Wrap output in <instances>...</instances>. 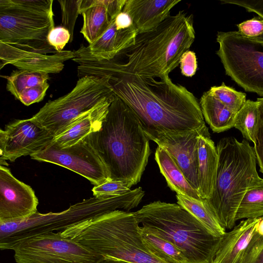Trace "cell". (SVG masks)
<instances>
[{
  "label": "cell",
  "mask_w": 263,
  "mask_h": 263,
  "mask_svg": "<svg viewBox=\"0 0 263 263\" xmlns=\"http://www.w3.org/2000/svg\"><path fill=\"white\" fill-rule=\"evenodd\" d=\"M78 76L105 77L115 95L136 114L145 134L192 130L205 125L199 102L168 76L144 77L78 62Z\"/></svg>",
  "instance_id": "1"
},
{
  "label": "cell",
  "mask_w": 263,
  "mask_h": 263,
  "mask_svg": "<svg viewBox=\"0 0 263 263\" xmlns=\"http://www.w3.org/2000/svg\"><path fill=\"white\" fill-rule=\"evenodd\" d=\"M195 39L193 16L183 11L170 15L156 30L138 34L135 43L110 61L98 60L80 48L77 58L92 66L144 77L162 78L178 66Z\"/></svg>",
  "instance_id": "2"
},
{
  "label": "cell",
  "mask_w": 263,
  "mask_h": 263,
  "mask_svg": "<svg viewBox=\"0 0 263 263\" xmlns=\"http://www.w3.org/2000/svg\"><path fill=\"white\" fill-rule=\"evenodd\" d=\"M92 141L110 174V178L137 184L148 163L149 140L133 110L116 96L99 130Z\"/></svg>",
  "instance_id": "3"
},
{
  "label": "cell",
  "mask_w": 263,
  "mask_h": 263,
  "mask_svg": "<svg viewBox=\"0 0 263 263\" xmlns=\"http://www.w3.org/2000/svg\"><path fill=\"white\" fill-rule=\"evenodd\" d=\"M140 227L133 212L117 210L72 224L60 233L102 256L130 263H166L145 243Z\"/></svg>",
  "instance_id": "4"
},
{
  "label": "cell",
  "mask_w": 263,
  "mask_h": 263,
  "mask_svg": "<svg viewBox=\"0 0 263 263\" xmlns=\"http://www.w3.org/2000/svg\"><path fill=\"white\" fill-rule=\"evenodd\" d=\"M218 156L216 179L212 193L206 199L221 226L235 227V216L246 192L261 178L256 170L254 147L243 139L221 138L217 143Z\"/></svg>",
  "instance_id": "5"
},
{
  "label": "cell",
  "mask_w": 263,
  "mask_h": 263,
  "mask_svg": "<svg viewBox=\"0 0 263 263\" xmlns=\"http://www.w3.org/2000/svg\"><path fill=\"white\" fill-rule=\"evenodd\" d=\"M133 214L142 227L177 246L188 263H212L222 236L213 235L178 204L156 201Z\"/></svg>",
  "instance_id": "6"
},
{
  "label": "cell",
  "mask_w": 263,
  "mask_h": 263,
  "mask_svg": "<svg viewBox=\"0 0 263 263\" xmlns=\"http://www.w3.org/2000/svg\"><path fill=\"white\" fill-rule=\"evenodd\" d=\"M140 201L139 192L134 189L108 198L93 196L61 212L41 214L37 212L26 219L0 222L1 250H13L25 239L54 231L60 233L72 224L106 213L117 210L128 212Z\"/></svg>",
  "instance_id": "7"
},
{
  "label": "cell",
  "mask_w": 263,
  "mask_h": 263,
  "mask_svg": "<svg viewBox=\"0 0 263 263\" xmlns=\"http://www.w3.org/2000/svg\"><path fill=\"white\" fill-rule=\"evenodd\" d=\"M52 0H0V42L42 54L58 53L48 43L54 28Z\"/></svg>",
  "instance_id": "8"
},
{
  "label": "cell",
  "mask_w": 263,
  "mask_h": 263,
  "mask_svg": "<svg viewBox=\"0 0 263 263\" xmlns=\"http://www.w3.org/2000/svg\"><path fill=\"white\" fill-rule=\"evenodd\" d=\"M115 97L107 78L85 76L69 92L47 102L30 119L55 137L80 116Z\"/></svg>",
  "instance_id": "9"
},
{
  "label": "cell",
  "mask_w": 263,
  "mask_h": 263,
  "mask_svg": "<svg viewBox=\"0 0 263 263\" xmlns=\"http://www.w3.org/2000/svg\"><path fill=\"white\" fill-rule=\"evenodd\" d=\"M216 41L226 74L246 91L263 96V42L236 31L218 32Z\"/></svg>",
  "instance_id": "10"
},
{
  "label": "cell",
  "mask_w": 263,
  "mask_h": 263,
  "mask_svg": "<svg viewBox=\"0 0 263 263\" xmlns=\"http://www.w3.org/2000/svg\"><path fill=\"white\" fill-rule=\"evenodd\" d=\"M13 250L16 263H96L102 257L53 232L25 239Z\"/></svg>",
  "instance_id": "11"
},
{
  "label": "cell",
  "mask_w": 263,
  "mask_h": 263,
  "mask_svg": "<svg viewBox=\"0 0 263 263\" xmlns=\"http://www.w3.org/2000/svg\"><path fill=\"white\" fill-rule=\"evenodd\" d=\"M90 135L77 143L64 148L52 142L44 149L30 157L65 167L84 177L94 185H99L109 179L110 174Z\"/></svg>",
  "instance_id": "12"
},
{
  "label": "cell",
  "mask_w": 263,
  "mask_h": 263,
  "mask_svg": "<svg viewBox=\"0 0 263 263\" xmlns=\"http://www.w3.org/2000/svg\"><path fill=\"white\" fill-rule=\"evenodd\" d=\"M53 138L30 118L15 120L0 130L1 165H7L6 160L14 162L21 157L31 156L43 151Z\"/></svg>",
  "instance_id": "13"
},
{
  "label": "cell",
  "mask_w": 263,
  "mask_h": 263,
  "mask_svg": "<svg viewBox=\"0 0 263 263\" xmlns=\"http://www.w3.org/2000/svg\"><path fill=\"white\" fill-rule=\"evenodd\" d=\"M201 128L181 132H160L145 135L149 140L155 142L170 155L189 183L200 196L197 136Z\"/></svg>",
  "instance_id": "14"
},
{
  "label": "cell",
  "mask_w": 263,
  "mask_h": 263,
  "mask_svg": "<svg viewBox=\"0 0 263 263\" xmlns=\"http://www.w3.org/2000/svg\"><path fill=\"white\" fill-rule=\"evenodd\" d=\"M39 201L30 186L0 165V222L26 219L37 212Z\"/></svg>",
  "instance_id": "15"
},
{
  "label": "cell",
  "mask_w": 263,
  "mask_h": 263,
  "mask_svg": "<svg viewBox=\"0 0 263 263\" xmlns=\"http://www.w3.org/2000/svg\"><path fill=\"white\" fill-rule=\"evenodd\" d=\"M74 57V52L70 50L45 54L0 42L1 69L7 64H11L18 69L58 73L63 70L64 62L72 60Z\"/></svg>",
  "instance_id": "16"
},
{
  "label": "cell",
  "mask_w": 263,
  "mask_h": 263,
  "mask_svg": "<svg viewBox=\"0 0 263 263\" xmlns=\"http://www.w3.org/2000/svg\"><path fill=\"white\" fill-rule=\"evenodd\" d=\"M180 0H126L122 11L131 18L138 34L154 31Z\"/></svg>",
  "instance_id": "17"
},
{
  "label": "cell",
  "mask_w": 263,
  "mask_h": 263,
  "mask_svg": "<svg viewBox=\"0 0 263 263\" xmlns=\"http://www.w3.org/2000/svg\"><path fill=\"white\" fill-rule=\"evenodd\" d=\"M115 19L100 37L88 46L81 45L86 52L98 60H113L135 43L138 32L134 25L128 28H119Z\"/></svg>",
  "instance_id": "18"
},
{
  "label": "cell",
  "mask_w": 263,
  "mask_h": 263,
  "mask_svg": "<svg viewBox=\"0 0 263 263\" xmlns=\"http://www.w3.org/2000/svg\"><path fill=\"white\" fill-rule=\"evenodd\" d=\"M112 101L105 103L80 116L54 137L52 143L61 148L68 147L99 130Z\"/></svg>",
  "instance_id": "19"
},
{
  "label": "cell",
  "mask_w": 263,
  "mask_h": 263,
  "mask_svg": "<svg viewBox=\"0 0 263 263\" xmlns=\"http://www.w3.org/2000/svg\"><path fill=\"white\" fill-rule=\"evenodd\" d=\"M198 141V171L200 194L202 199H207L214 185L218 161L216 146L211 138L206 125L199 130Z\"/></svg>",
  "instance_id": "20"
},
{
  "label": "cell",
  "mask_w": 263,
  "mask_h": 263,
  "mask_svg": "<svg viewBox=\"0 0 263 263\" xmlns=\"http://www.w3.org/2000/svg\"><path fill=\"white\" fill-rule=\"evenodd\" d=\"M260 217L242 220L222 236L212 263H237L248 245Z\"/></svg>",
  "instance_id": "21"
},
{
  "label": "cell",
  "mask_w": 263,
  "mask_h": 263,
  "mask_svg": "<svg viewBox=\"0 0 263 263\" xmlns=\"http://www.w3.org/2000/svg\"><path fill=\"white\" fill-rule=\"evenodd\" d=\"M79 13L83 18L80 32L89 44L106 32L112 21L103 0H81Z\"/></svg>",
  "instance_id": "22"
},
{
  "label": "cell",
  "mask_w": 263,
  "mask_h": 263,
  "mask_svg": "<svg viewBox=\"0 0 263 263\" xmlns=\"http://www.w3.org/2000/svg\"><path fill=\"white\" fill-rule=\"evenodd\" d=\"M155 159L168 186L173 191L177 194L199 200L203 199L192 187L181 170L165 149L158 146L155 152Z\"/></svg>",
  "instance_id": "23"
},
{
  "label": "cell",
  "mask_w": 263,
  "mask_h": 263,
  "mask_svg": "<svg viewBox=\"0 0 263 263\" xmlns=\"http://www.w3.org/2000/svg\"><path fill=\"white\" fill-rule=\"evenodd\" d=\"M205 121L214 133H221L234 127L237 113L228 108L210 92H204L199 101Z\"/></svg>",
  "instance_id": "24"
},
{
  "label": "cell",
  "mask_w": 263,
  "mask_h": 263,
  "mask_svg": "<svg viewBox=\"0 0 263 263\" xmlns=\"http://www.w3.org/2000/svg\"><path fill=\"white\" fill-rule=\"evenodd\" d=\"M177 204L189 212L213 235L221 237L226 229L219 223L210 209L206 199H196L186 196L177 194Z\"/></svg>",
  "instance_id": "25"
},
{
  "label": "cell",
  "mask_w": 263,
  "mask_h": 263,
  "mask_svg": "<svg viewBox=\"0 0 263 263\" xmlns=\"http://www.w3.org/2000/svg\"><path fill=\"white\" fill-rule=\"evenodd\" d=\"M140 231L145 243L161 260L166 263H188L181 251L172 242L142 226Z\"/></svg>",
  "instance_id": "26"
},
{
  "label": "cell",
  "mask_w": 263,
  "mask_h": 263,
  "mask_svg": "<svg viewBox=\"0 0 263 263\" xmlns=\"http://www.w3.org/2000/svg\"><path fill=\"white\" fill-rule=\"evenodd\" d=\"M49 73L40 71L19 69L10 76H1L7 80L6 89L16 99L26 89L48 84Z\"/></svg>",
  "instance_id": "27"
},
{
  "label": "cell",
  "mask_w": 263,
  "mask_h": 263,
  "mask_svg": "<svg viewBox=\"0 0 263 263\" xmlns=\"http://www.w3.org/2000/svg\"><path fill=\"white\" fill-rule=\"evenodd\" d=\"M263 217V179L248 189L237 209L235 221Z\"/></svg>",
  "instance_id": "28"
},
{
  "label": "cell",
  "mask_w": 263,
  "mask_h": 263,
  "mask_svg": "<svg viewBox=\"0 0 263 263\" xmlns=\"http://www.w3.org/2000/svg\"><path fill=\"white\" fill-rule=\"evenodd\" d=\"M258 119L257 101L247 100L237 113L234 127L238 129L243 137L254 143Z\"/></svg>",
  "instance_id": "29"
},
{
  "label": "cell",
  "mask_w": 263,
  "mask_h": 263,
  "mask_svg": "<svg viewBox=\"0 0 263 263\" xmlns=\"http://www.w3.org/2000/svg\"><path fill=\"white\" fill-rule=\"evenodd\" d=\"M209 92L232 111L237 113L246 102V94L236 91L223 82L220 86H214Z\"/></svg>",
  "instance_id": "30"
},
{
  "label": "cell",
  "mask_w": 263,
  "mask_h": 263,
  "mask_svg": "<svg viewBox=\"0 0 263 263\" xmlns=\"http://www.w3.org/2000/svg\"><path fill=\"white\" fill-rule=\"evenodd\" d=\"M237 263H263V235L255 231Z\"/></svg>",
  "instance_id": "31"
},
{
  "label": "cell",
  "mask_w": 263,
  "mask_h": 263,
  "mask_svg": "<svg viewBox=\"0 0 263 263\" xmlns=\"http://www.w3.org/2000/svg\"><path fill=\"white\" fill-rule=\"evenodd\" d=\"M62 11V26L70 32V42L73 38V31L76 20L79 13V8L81 0L63 1L58 0Z\"/></svg>",
  "instance_id": "32"
},
{
  "label": "cell",
  "mask_w": 263,
  "mask_h": 263,
  "mask_svg": "<svg viewBox=\"0 0 263 263\" xmlns=\"http://www.w3.org/2000/svg\"><path fill=\"white\" fill-rule=\"evenodd\" d=\"M130 191V189L123 181L110 178L99 185H94L92 189L94 197L102 198L122 195Z\"/></svg>",
  "instance_id": "33"
},
{
  "label": "cell",
  "mask_w": 263,
  "mask_h": 263,
  "mask_svg": "<svg viewBox=\"0 0 263 263\" xmlns=\"http://www.w3.org/2000/svg\"><path fill=\"white\" fill-rule=\"evenodd\" d=\"M258 119L254 149L259 171L263 174V98H257Z\"/></svg>",
  "instance_id": "34"
},
{
  "label": "cell",
  "mask_w": 263,
  "mask_h": 263,
  "mask_svg": "<svg viewBox=\"0 0 263 263\" xmlns=\"http://www.w3.org/2000/svg\"><path fill=\"white\" fill-rule=\"evenodd\" d=\"M238 32L248 39L263 42V18L256 16L237 25Z\"/></svg>",
  "instance_id": "35"
},
{
  "label": "cell",
  "mask_w": 263,
  "mask_h": 263,
  "mask_svg": "<svg viewBox=\"0 0 263 263\" xmlns=\"http://www.w3.org/2000/svg\"><path fill=\"white\" fill-rule=\"evenodd\" d=\"M71 35L69 31L63 26L53 28L47 36L48 44L57 52L63 51V48L68 42H70Z\"/></svg>",
  "instance_id": "36"
},
{
  "label": "cell",
  "mask_w": 263,
  "mask_h": 263,
  "mask_svg": "<svg viewBox=\"0 0 263 263\" xmlns=\"http://www.w3.org/2000/svg\"><path fill=\"white\" fill-rule=\"evenodd\" d=\"M49 87L48 83L24 90L19 95L17 100L26 106L39 102L44 99Z\"/></svg>",
  "instance_id": "37"
},
{
  "label": "cell",
  "mask_w": 263,
  "mask_h": 263,
  "mask_svg": "<svg viewBox=\"0 0 263 263\" xmlns=\"http://www.w3.org/2000/svg\"><path fill=\"white\" fill-rule=\"evenodd\" d=\"M179 65L183 76L187 77L194 76L198 66L196 53L190 50L184 52L180 58Z\"/></svg>",
  "instance_id": "38"
},
{
  "label": "cell",
  "mask_w": 263,
  "mask_h": 263,
  "mask_svg": "<svg viewBox=\"0 0 263 263\" xmlns=\"http://www.w3.org/2000/svg\"><path fill=\"white\" fill-rule=\"evenodd\" d=\"M221 2L242 7L248 12H255L263 18V0H223Z\"/></svg>",
  "instance_id": "39"
},
{
  "label": "cell",
  "mask_w": 263,
  "mask_h": 263,
  "mask_svg": "<svg viewBox=\"0 0 263 263\" xmlns=\"http://www.w3.org/2000/svg\"><path fill=\"white\" fill-rule=\"evenodd\" d=\"M126 0H103L111 20L122 12Z\"/></svg>",
  "instance_id": "40"
},
{
  "label": "cell",
  "mask_w": 263,
  "mask_h": 263,
  "mask_svg": "<svg viewBox=\"0 0 263 263\" xmlns=\"http://www.w3.org/2000/svg\"><path fill=\"white\" fill-rule=\"evenodd\" d=\"M115 21L116 26L119 28H128L133 26L130 16L123 11L116 16Z\"/></svg>",
  "instance_id": "41"
},
{
  "label": "cell",
  "mask_w": 263,
  "mask_h": 263,
  "mask_svg": "<svg viewBox=\"0 0 263 263\" xmlns=\"http://www.w3.org/2000/svg\"><path fill=\"white\" fill-rule=\"evenodd\" d=\"M96 263H130L109 256H102Z\"/></svg>",
  "instance_id": "42"
},
{
  "label": "cell",
  "mask_w": 263,
  "mask_h": 263,
  "mask_svg": "<svg viewBox=\"0 0 263 263\" xmlns=\"http://www.w3.org/2000/svg\"><path fill=\"white\" fill-rule=\"evenodd\" d=\"M255 231L259 234L263 235V217H260Z\"/></svg>",
  "instance_id": "43"
}]
</instances>
